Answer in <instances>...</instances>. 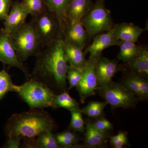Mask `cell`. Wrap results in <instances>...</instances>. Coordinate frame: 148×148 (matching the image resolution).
Listing matches in <instances>:
<instances>
[{"label":"cell","mask_w":148,"mask_h":148,"mask_svg":"<svg viewBox=\"0 0 148 148\" xmlns=\"http://www.w3.org/2000/svg\"><path fill=\"white\" fill-rule=\"evenodd\" d=\"M63 39L43 48L36 56L31 78L44 84L54 93L66 91L68 62L64 55ZM60 92V93H61Z\"/></svg>","instance_id":"1"},{"label":"cell","mask_w":148,"mask_h":148,"mask_svg":"<svg viewBox=\"0 0 148 148\" xmlns=\"http://www.w3.org/2000/svg\"><path fill=\"white\" fill-rule=\"evenodd\" d=\"M55 127L54 121L47 112L42 109H31L12 114L8 120L5 130L8 138L33 139L44 131H52Z\"/></svg>","instance_id":"2"},{"label":"cell","mask_w":148,"mask_h":148,"mask_svg":"<svg viewBox=\"0 0 148 148\" xmlns=\"http://www.w3.org/2000/svg\"><path fill=\"white\" fill-rule=\"evenodd\" d=\"M19 61L23 62L36 56L42 49L32 22H25L10 34Z\"/></svg>","instance_id":"3"},{"label":"cell","mask_w":148,"mask_h":148,"mask_svg":"<svg viewBox=\"0 0 148 148\" xmlns=\"http://www.w3.org/2000/svg\"><path fill=\"white\" fill-rule=\"evenodd\" d=\"M14 92H17L31 109L52 107L56 94L45 84L32 78L21 85H15Z\"/></svg>","instance_id":"4"},{"label":"cell","mask_w":148,"mask_h":148,"mask_svg":"<svg viewBox=\"0 0 148 148\" xmlns=\"http://www.w3.org/2000/svg\"><path fill=\"white\" fill-rule=\"evenodd\" d=\"M31 22L42 49L58 40H64L62 23L55 14L47 9L36 16H32Z\"/></svg>","instance_id":"5"},{"label":"cell","mask_w":148,"mask_h":148,"mask_svg":"<svg viewBox=\"0 0 148 148\" xmlns=\"http://www.w3.org/2000/svg\"><path fill=\"white\" fill-rule=\"evenodd\" d=\"M105 1L96 0L81 20L88 38H92L102 32H108L114 26L111 11L106 8Z\"/></svg>","instance_id":"6"},{"label":"cell","mask_w":148,"mask_h":148,"mask_svg":"<svg viewBox=\"0 0 148 148\" xmlns=\"http://www.w3.org/2000/svg\"><path fill=\"white\" fill-rule=\"evenodd\" d=\"M95 91L114 109L133 108L140 101L122 84L112 81L106 85L98 86Z\"/></svg>","instance_id":"7"},{"label":"cell","mask_w":148,"mask_h":148,"mask_svg":"<svg viewBox=\"0 0 148 148\" xmlns=\"http://www.w3.org/2000/svg\"><path fill=\"white\" fill-rule=\"evenodd\" d=\"M101 56L89 57L83 69L81 79L76 87L82 103H84L88 97L95 94V90L98 86L95 67L98 58Z\"/></svg>","instance_id":"8"},{"label":"cell","mask_w":148,"mask_h":148,"mask_svg":"<svg viewBox=\"0 0 148 148\" xmlns=\"http://www.w3.org/2000/svg\"><path fill=\"white\" fill-rule=\"evenodd\" d=\"M0 62L19 69L23 72L27 79H29L30 75L23 63L18 59L10 35L3 29L0 30Z\"/></svg>","instance_id":"9"},{"label":"cell","mask_w":148,"mask_h":148,"mask_svg":"<svg viewBox=\"0 0 148 148\" xmlns=\"http://www.w3.org/2000/svg\"><path fill=\"white\" fill-rule=\"evenodd\" d=\"M64 41L71 45L83 49L88 38L87 32L81 20H75L67 17L63 25Z\"/></svg>","instance_id":"10"},{"label":"cell","mask_w":148,"mask_h":148,"mask_svg":"<svg viewBox=\"0 0 148 148\" xmlns=\"http://www.w3.org/2000/svg\"><path fill=\"white\" fill-rule=\"evenodd\" d=\"M121 69L118 62L115 59L110 60L100 56L95 67L98 86L106 85L111 82L112 78Z\"/></svg>","instance_id":"11"},{"label":"cell","mask_w":148,"mask_h":148,"mask_svg":"<svg viewBox=\"0 0 148 148\" xmlns=\"http://www.w3.org/2000/svg\"><path fill=\"white\" fill-rule=\"evenodd\" d=\"M145 76L133 71L127 73L122 81V84L140 100L148 98V84Z\"/></svg>","instance_id":"12"},{"label":"cell","mask_w":148,"mask_h":148,"mask_svg":"<svg viewBox=\"0 0 148 148\" xmlns=\"http://www.w3.org/2000/svg\"><path fill=\"white\" fill-rule=\"evenodd\" d=\"M91 44L86 47L85 53H89V57L101 56L103 50L113 46L119 45L120 41L114 36L113 29L103 34H99L94 37Z\"/></svg>","instance_id":"13"},{"label":"cell","mask_w":148,"mask_h":148,"mask_svg":"<svg viewBox=\"0 0 148 148\" xmlns=\"http://www.w3.org/2000/svg\"><path fill=\"white\" fill-rule=\"evenodd\" d=\"M29 15L21 5L20 2H15L12 4L8 15L4 20L3 29L10 34L26 22Z\"/></svg>","instance_id":"14"},{"label":"cell","mask_w":148,"mask_h":148,"mask_svg":"<svg viewBox=\"0 0 148 148\" xmlns=\"http://www.w3.org/2000/svg\"><path fill=\"white\" fill-rule=\"evenodd\" d=\"M146 29L141 28L133 24L123 23L115 24L113 28L114 36L122 41L136 42Z\"/></svg>","instance_id":"15"},{"label":"cell","mask_w":148,"mask_h":148,"mask_svg":"<svg viewBox=\"0 0 148 148\" xmlns=\"http://www.w3.org/2000/svg\"><path fill=\"white\" fill-rule=\"evenodd\" d=\"M84 132L85 144L90 148L101 147L109 137L108 132L97 129L88 119L86 122Z\"/></svg>","instance_id":"16"},{"label":"cell","mask_w":148,"mask_h":148,"mask_svg":"<svg viewBox=\"0 0 148 148\" xmlns=\"http://www.w3.org/2000/svg\"><path fill=\"white\" fill-rule=\"evenodd\" d=\"M63 49L66 61L70 66L83 69L87 62L83 49L76 47L63 40Z\"/></svg>","instance_id":"17"},{"label":"cell","mask_w":148,"mask_h":148,"mask_svg":"<svg viewBox=\"0 0 148 148\" xmlns=\"http://www.w3.org/2000/svg\"><path fill=\"white\" fill-rule=\"evenodd\" d=\"M92 5V0H72L66 12L67 17L73 20H81Z\"/></svg>","instance_id":"18"},{"label":"cell","mask_w":148,"mask_h":148,"mask_svg":"<svg viewBox=\"0 0 148 148\" xmlns=\"http://www.w3.org/2000/svg\"><path fill=\"white\" fill-rule=\"evenodd\" d=\"M127 63L133 71L145 76L148 75V48L141 46L138 55Z\"/></svg>","instance_id":"19"},{"label":"cell","mask_w":148,"mask_h":148,"mask_svg":"<svg viewBox=\"0 0 148 148\" xmlns=\"http://www.w3.org/2000/svg\"><path fill=\"white\" fill-rule=\"evenodd\" d=\"M47 9L55 14L62 25L66 22V12L72 0H42Z\"/></svg>","instance_id":"20"},{"label":"cell","mask_w":148,"mask_h":148,"mask_svg":"<svg viewBox=\"0 0 148 148\" xmlns=\"http://www.w3.org/2000/svg\"><path fill=\"white\" fill-rule=\"evenodd\" d=\"M120 51L117 55L119 60L128 63L140 52L141 46L136 45L135 42L120 41Z\"/></svg>","instance_id":"21"},{"label":"cell","mask_w":148,"mask_h":148,"mask_svg":"<svg viewBox=\"0 0 148 148\" xmlns=\"http://www.w3.org/2000/svg\"><path fill=\"white\" fill-rule=\"evenodd\" d=\"M52 107L56 109L64 108L70 111L79 108V103L66 91L55 94L52 102Z\"/></svg>","instance_id":"22"},{"label":"cell","mask_w":148,"mask_h":148,"mask_svg":"<svg viewBox=\"0 0 148 148\" xmlns=\"http://www.w3.org/2000/svg\"><path fill=\"white\" fill-rule=\"evenodd\" d=\"M37 148H61L52 131H44L38 136L36 140Z\"/></svg>","instance_id":"23"},{"label":"cell","mask_w":148,"mask_h":148,"mask_svg":"<svg viewBox=\"0 0 148 148\" xmlns=\"http://www.w3.org/2000/svg\"><path fill=\"white\" fill-rule=\"evenodd\" d=\"M108 104L106 101L90 102L87 106L80 110V111L82 113L89 117L98 118L101 116L104 109Z\"/></svg>","instance_id":"24"},{"label":"cell","mask_w":148,"mask_h":148,"mask_svg":"<svg viewBox=\"0 0 148 148\" xmlns=\"http://www.w3.org/2000/svg\"><path fill=\"white\" fill-rule=\"evenodd\" d=\"M55 137L58 145L62 148L73 147L78 143L77 135L69 130L57 133L55 135Z\"/></svg>","instance_id":"25"},{"label":"cell","mask_w":148,"mask_h":148,"mask_svg":"<svg viewBox=\"0 0 148 148\" xmlns=\"http://www.w3.org/2000/svg\"><path fill=\"white\" fill-rule=\"evenodd\" d=\"M20 3L28 14L32 16H36L47 10L42 0H22Z\"/></svg>","instance_id":"26"},{"label":"cell","mask_w":148,"mask_h":148,"mask_svg":"<svg viewBox=\"0 0 148 148\" xmlns=\"http://www.w3.org/2000/svg\"><path fill=\"white\" fill-rule=\"evenodd\" d=\"M71 114L70 127L75 132L84 133L85 131V126L82 113L78 108L73 109L70 111Z\"/></svg>","instance_id":"27"},{"label":"cell","mask_w":148,"mask_h":148,"mask_svg":"<svg viewBox=\"0 0 148 148\" xmlns=\"http://www.w3.org/2000/svg\"><path fill=\"white\" fill-rule=\"evenodd\" d=\"M15 84H13L11 78L5 70L0 71V100L10 91H14Z\"/></svg>","instance_id":"28"},{"label":"cell","mask_w":148,"mask_h":148,"mask_svg":"<svg viewBox=\"0 0 148 148\" xmlns=\"http://www.w3.org/2000/svg\"><path fill=\"white\" fill-rule=\"evenodd\" d=\"M83 68L79 69L69 65L66 78L69 81V90L78 85L82 77Z\"/></svg>","instance_id":"29"},{"label":"cell","mask_w":148,"mask_h":148,"mask_svg":"<svg viewBox=\"0 0 148 148\" xmlns=\"http://www.w3.org/2000/svg\"><path fill=\"white\" fill-rule=\"evenodd\" d=\"M127 135V132H120L117 135L110 137V143L115 148H123L128 143Z\"/></svg>","instance_id":"30"},{"label":"cell","mask_w":148,"mask_h":148,"mask_svg":"<svg viewBox=\"0 0 148 148\" xmlns=\"http://www.w3.org/2000/svg\"><path fill=\"white\" fill-rule=\"evenodd\" d=\"M92 123L97 129L103 132H108L113 128V125L110 122L103 117H100Z\"/></svg>","instance_id":"31"},{"label":"cell","mask_w":148,"mask_h":148,"mask_svg":"<svg viewBox=\"0 0 148 148\" xmlns=\"http://www.w3.org/2000/svg\"><path fill=\"white\" fill-rule=\"evenodd\" d=\"M12 0H0V20H4L8 15Z\"/></svg>","instance_id":"32"},{"label":"cell","mask_w":148,"mask_h":148,"mask_svg":"<svg viewBox=\"0 0 148 148\" xmlns=\"http://www.w3.org/2000/svg\"><path fill=\"white\" fill-rule=\"evenodd\" d=\"M21 137H14L8 138V140L5 145V148H18L20 147Z\"/></svg>","instance_id":"33"}]
</instances>
